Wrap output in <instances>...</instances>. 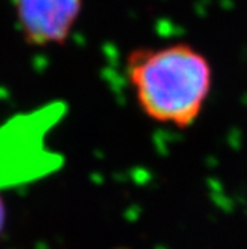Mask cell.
Instances as JSON below:
<instances>
[{"mask_svg": "<svg viewBox=\"0 0 247 249\" xmlns=\"http://www.w3.org/2000/svg\"><path fill=\"white\" fill-rule=\"evenodd\" d=\"M14 3L22 36L37 47L64 43L82 11V0H14Z\"/></svg>", "mask_w": 247, "mask_h": 249, "instance_id": "3957f363", "label": "cell"}, {"mask_svg": "<svg viewBox=\"0 0 247 249\" xmlns=\"http://www.w3.org/2000/svg\"><path fill=\"white\" fill-rule=\"evenodd\" d=\"M63 114L64 106L52 103L0 125V194L49 176L63 166V155L47 142Z\"/></svg>", "mask_w": 247, "mask_h": 249, "instance_id": "7a4b0ae2", "label": "cell"}, {"mask_svg": "<svg viewBox=\"0 0 247 249\" xmlns=\"http://www.w3.org/2000/svg\"><path fill=\"white\" fill-rule=\"evenodd\" d=\"M127 73L145 114L181 128L194 124L212 88L209 60L186 43L134 51Z\"/></svg>", "mask_w": 247, "mask_h": 249, "instance_id": "6da1fadb", "label": "cell"}, {"mask_svg": "<svg viewBox=\"0 0 247 249\" xmlns=\"http://www.w3.org/2000/svg\"><path fill=\"white\" fill-rule=\"evenodd\" d=\"M6 218H8V212H6V205H5V198L0 194V236L3 234L5 227H6Z\"/></svg>", "mask_w": 247, "mask_h": 249, "instance_id": "277c9868", "label": "cell"}]
</instances>
